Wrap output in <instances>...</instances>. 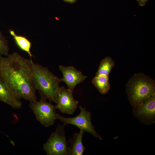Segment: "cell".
Wrapping results in <instances>:
<instances>
[{
    "label": "cell",
    "mask_w": 155,
    "mask_h": 155,
    "mask_svg": "<svg viewBox=\"0 0 155 155\" xmlns=\"http://www.w3.org/2000/svg\"><path fill=\"white\" fill-rule=\"evenodd\" d=\"M32 61L16 52L6 57L0 55V78L17 99L30 102L37 100Z\"/></svg>",
    "instance_id": "obj_1"
},
{
    "label": "cell",
    "mask_w": 155,
    "mask_h": 155,
    "mask_svg": "<svg viewBox=\"0 0 155 155\" xmlns=\"http://www.w3.org/2000/svg\"><path fill=\"white\" fill-rule=\"evenodd\" d=\"M36 87L40 97L56 103L61 79L48 68L32 61Z\"/></svg>",
    "instance_id": "obj_2"
},
{
    "label": "cell",
    "mask_w": 155,
    "mask_h": 155,
    "mask_svg": "<svg viewBox=\"0 0 155 155\" xmlns=\"http://www.w3.org/2000/svg\"><path fill=\"white\" fill-rule=\"evenodd\" d=\"M126 90L129 100L133 107L142 104L155 94V82L143 73L135 74L127 83Z\"/></svg>",
    "instance_id": "obj_3"
},
{
    "label": "cell",
    "mask_w": 155,
    "mask_h": 155,
    "mask_svg": "<svg viewBox=\"0 0 155 155\" xmlns=\"http://www.w3.org/2000/svg\"><path fill=\"white\" fill-rule=\"evenodd\" d=\"M30 102L29 107L41 125L47 127L54 123L57 114L55 106L41 97L38 101Z\"/></svg>",
    "instance_id": "obj_4"
},
{
    "label": "cell",
    "mask_w": 155,
    "mask_h": 155,
    "mask_svg": "<svg viewBox=\"0 0 155 155\" xmlns=\"http://www.w3.org/2000/svg\"><path fill=\"white\" fill-rule=\"evenodd\" d=\"M65 125H58L43 145L47 155H68L69 146L65 135Z\"/></svg>",
    "instance_id": "obj_5"
},
{
    "label": "cell",
    "mask_w": 155,
    "mask_h": 155,
    "mask_svg": "<svg viewBox=\"0 0 155 155\" xmlns=\"http://www.w3.org/2000/svg\"><path fill=\"white\" fill-rule=\"evenodd\" d=\"M80 112L77 116L72 117H65L57 114V119L63 122L64 125L71 124L74 125L82 130L90 133L100 140L102 138L96 131L91 121V114L85 108L79 106Z\"/></svg>",
    "instance_id": "obj_6"
},
{
    "label": "cell",
    "mask_w": 155,
    "mask_h": 155,
    "mask_svg": "<svg viewBox=\"0 0 155 155\" xmlns=\"http://www.w3.org/2000/svg\"><path fill=\"white\" fill-rule=\"evenodd\" d=\"M134 116L141 122L150 125L155 122V94L147 98L142 104L133 107Z\"/></svg>",
    "instance_id": "obj_7"
},
{
    "label": "cell",
    "mask_w": 155,
    "mask_h": 155,
    "mask_svg": "<svg viewBox=\"0 0 155 155\" xmlns=\"http://www.w3.org/2000/svg\"><path fill=\"white\" fill-rule=\"evenodd\" d=\"M73 93L64 86L60 87L55 106L57 109L63 113L72 115L78 107L79 102L75 99Z\"/></svg>",
    "instance_id": "obj_8"
},
{
    "label": "cell",
    "mask_w": 155,
    "mask_h": 155,
    "mask_svg": "<svg viewBox=\"0 0 155 155\" xmlns=\"http://www.w3.org/2000/svg\"><path fill=\"white\" fill-rule=\"evenodd\" d=\"M59 69L62 73L61 82H64L68 89L73 92L76 86L84 82L87 76L73 66L60 65Z\"/></svg>",
    "instance_id": "obj_9"
},
{
    "label": "cell",
    "mask_w": 155,
    "mask_h": 155,
    "mask_svg": "<svg viewBox=\"0 0 155 155\" xmlns=\"http://www.w3.org/2000/svg\"><path fill=\"white\" fill-rule=\"evenodd\" d=\"M0 101L15 109H19L22 107V102L14 96L9 88L0 78Z\"/></svg>",
    "instance_id": "obj_10"
},
{
    "label": "cell",
    "mask_w": 155,
    "mask_h": 155,
    "mask_svg": "<svg viewBox=\"0 0 155 155\" xmlns=\"http://www.w3.org/2000/svg\"><path fill=\"white\" fill-rule=\"evenodd\" d=\"M84 131L80 130L79 133H75L72 139L69 140L68 155H82L85 150L82 139Z\"/></svg>",
    "instance_id": "obj_11"
},
{
    "label": "cell",
    "mask_w": 155,
    "mask_h": 155,
    "mask_svg": "<svg viewBox=\"0 0 155 155\" xmlns=\"http://www.w3.org/2000/svg\"><path fill=\"white\" fill-rule=\"evenodd\" d=\"M10 34L13 36L14 42L17 46L21 50L27 53L31 58L33 55L30 51L32 43L26 37L16 34L14 31L10 30Z\"/></svg>",
    "instance_id": "obj_12"
},
{
    "label": "cell",
    "mask_w": 155,
    "mask_h": 155,
    "mask_svg": "<svg viewBox=\"0 0 155 155\" xmlns=\"http://www.w3.org/2000/svg\"><path fill=\"white\" fill-rule=\"evenodd\" d=\"M92 82L99 92L102 94L107 93L111 88L108 77L105 75L95 76L93 78Z\"/></svg>",
    "instance_id": "obj_13"
},
{
    "label": "cell",
    "mask_w": 155,
    "mask_h": 155,
    "mask_svg": "<svg viewBox=\"0 0 155 155\" xmlns=\"http://www.w3.org/2000/svg\"><path fill=\"white\" fill-rule=\"evenodd\" d=\"M115 65V63L109 57H107L101 61L95 76L104 75L108 77L112 68Z\"/></svg>",
    "instance_id": "obj_14"
},
{
    "label": "cell",
    "mask_w": 155,
    "mask_h": 155,
    "mask_svg": "<svg viewBox=\"0 0 155 155\" xmlns=\"http://www.w3.org/2000/svg\"><path fill=\"white\" fill-rule=\"evenodd\" d=\"M9 50L8 41L0 31V55L7 56Z\"/></svg>",
    "instance_id": "obj_15"
},
{
    "label": "cell",
    "mask_w": 155,
    "mask_h": 155,
    "mask_svg": "<svg viewBox=\"0 0 155 155\" xmlns=\"http://www.w3.org/2000/svg\"><path fill=\"white\" fill-rule=\"evenodd\" d=\"M139 4L141 6H144L148 0H136Z\"/></svg>",
    "instance_id": "obj_16"
},
{
    "label": "cell",
    "mask_w": 155,
    "mask_h": 155,
    "mask_svg": "<svg viewBox=\"0 0 155 155\" xmlns=\"http://www.w3.org/2000/svg\"><path fill=\"white\" fill-rule=\"evenodd\" d=\"M64 1L70 3H73L76 2L77 0H63Z\"/></svg>",
    "instance_id": "obj_17"
}]
</instances>
